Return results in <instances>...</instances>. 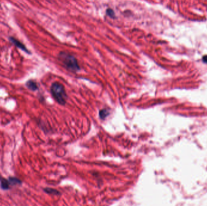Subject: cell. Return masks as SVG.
Instances as JSON below:
<instances>
[{
  "label": "cell",
  "mask_w": 207,
  "mask_h": 206,
  "mask_svg": "<svg viewBox=\"0 0 207 206\" xmlns=\"http://www.w3.org/2000/svg\"><path fill=\"white\" fill-rule=\"evenodd\" d=\"M26 87L32 91H35L38 89V86L34 80H29L26 83Z\"/></svg>",
  "instance_id": "cell-4"
},
{
  "label": "cell",
  "mask_w": 207,
  "mask_h": 206,
  "mask_svg": "<svg viewBox=\"0 0 207 206\" xmlns=\"http://www.w3.org/2000/svg\"><path fill=\"white\" fill-rule=\"evenodd\" d=\"M11 41H12V43H13L15 45H16L17 47H20V48H22V50H25L26 48H25L24 47V46H23V44H22L21 43H20L19 41H16L15 39H12Z\"/></svg>",
  "instance_id": "cell-8"
},
{
  "label": "cell",
  "mask_w": 207,
  "mask_h": 206,
  "mask_svg": "<svg viewBox=\"0 0 207 206\" xmlns=\"http://www.w3.org/2000/svg\"><path fill=\"white\" fill-rule=\"evenodd\" d=\"M50 92L52 96L58 103L62 105L66 104L67 96L65 91V88L62 84L58 82L53 83L51 86Z\"/></svg>",
  "instance_id": "cell-1"
},
{
  "label": "cell",
  "mask_w": 207,
  "mask_h": 206,
  "mask_svg": "<svg viewBox=\"0 0 207 206\" xmlns=\"http://www.w3.org/2000/svg\"><path fill=\"white\" fill-rule=\"evenodd\" d=\"M8 180H9L10 184H11V185H16V184H21V181L19 179L15 178V177H10Z\"/></svg>",
  "instance_id": "cell-5"
},
{
  "label": "cell",
  "mask_w": 207,
  "mask_h": 206,
  "mask_svg": "<svg viewBox=\"0 0 207 206\" xmlns=\"http://www.w3.org/2000/svg\"><path fill=\"white\" fill-rule=\"evenodd\" d=\"M202 60H203L205 63L207 64V55L203 57V58H202Z\"/></svg>",
  "instance_id": "cell-10"
},
{
  "label": "cell",
  "mask_w": 207,
  "mask_h": 206,
  "mask_svg": "<svg viewBox=\"0 0 207 206\" xmlns=\"http://www.w3.org/2000/svg\"><path fill=\"white\" fill-rule=\"evenodd\" d=\"M10 183L9 180H6L0 176V186L3 190H7L9 189Z\"/></svg>",
  "instance_id": "cell-3"
},
{
  "label": "cell",
  "mask_w": 207,
  "mask_h": 206,
  "mask_svg": "<svg viewBox=\"0 0 207 206\" xmlns=\"http://www.w3.org/2000/svg\"><path fill=\"white\" fill-rule=\"evenodd\" d=\"M44 191L46 192V193H47L48 194H53V195H59V193L58 190L53 189L46 188L44 189Z\"/></svg>",
  "instance_id": "cell-6"
},
{
  "label": "cell",
  "mask_w": 207,
  "mask_h": 206,
  "mask_svg": "<svg viewBox=\"0 0 207 206\" xmlns=\"http://www.w3.org/2000/svg\"><path fill=\"white\" fill-rule=\"evenodd\" d=\"M107 14L108 15V16H110L111 18H114L115 17V12L112 9H107Z\"/></svg>",
  "instance_id": "cell-9"
},
{
  "label": "cell",
  "mask_w": 207,
  "mask_h": 206,
  "mask_svg": "<svg viewBox=\"0 0 207 206\" xmlns=\"http://www.w3.org/2000/svg\"><path fill=\"white\" fill-rule=\"evenodd\" d=\"M59 59L70 71L75 72L80 70V69L78 61L73 55L62 52L59 54Z\"/></svg>",
  "instance_id": "cell-2"
},
{
  "label": "cell",
  "mask_w": 207,
  "mask_h": 206,
  "mask_svg": "<svg viewBox=\"0 0 207 206\" xmlns=\"http://www.w3.org/2000/svg\"><path fill=\"white\" fill-rule=\"evenodd\" d=\"M108 115H109V112L106 110H103L99 111V117L102 119H104Z\"/></svg>",
  "instance_id": "cell-7"
}]
</instances>
